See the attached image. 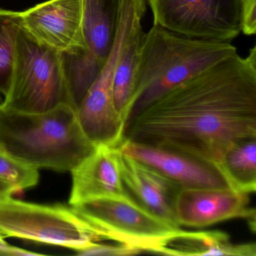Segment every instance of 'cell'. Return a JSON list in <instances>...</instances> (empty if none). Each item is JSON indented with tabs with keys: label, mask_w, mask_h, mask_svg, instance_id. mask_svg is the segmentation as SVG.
Returning a JSON list of instances; mask_svg holds the SVG:
<instances>
[{
	"label": "cell",
	"mask_w": 256,
	"mask_h": 256,
	"mask_svg": "<svg viewBox=\"0 0 256 256\" xmlns=\"http://www.w3.org/2000/svg\"><path fill=\"white\" fill-rule=\"evenodd\" d=\"M256 138V47L180 84L127 124L125 140L218 164L226 150Z\"/></svg>",
	"instance_id": "6da1fadb"
},
{
	"label": "cell",
	"mask_w": 256,
	"mask_h": 256,
	"mask_svg": "<svg viewBox=\"0 0 256 256\" xmlns=\"http://www.w3.org/2000/svg\"><path fill=\"white\" fill-rule=\"evenodd\" d=\"M236 54L229 42L190 38L154 24L142 38L127 124L178 85Z\"/></svg>",
	"instance_id": "7a4b0ae2"
},
{
	"label": "cell",
	"mask_w": 256,
	"mask_h": 256,
	"mask_svg": "<svg viewBox=\"0 0 256 256\" xmlns=\"http://www.w3.org/2000/svg\"><path fill=\"white\" fill-rule=\"evenodd\" d=\"M96 148L66 103L42 113L0 108V148L35 168L71 172Z\"/></svg>",
	"instance_id": "3957f363"
},
{
	"label": "cell",
	"mask_w": 256,
	"mask_h": 256,
	"mask_svg": "<svg viewBox=\"0 0 256 256\" xmlns=\"http://www.w3.org/2000/svg\"><path fill=\"white\" fill-rule=\"evenodd\" d=\"M65 103L68 98L60 52L38 42L22 28L11 83L0 108L42 113Z\"/></svg>",
	"instance_id": "277c9868"
},
{
	"label": "cell",
	"mask_w": 256,
	"mask_h": 256,
	"mask_svg": "<svg viewBox=\"0 0 256 256\" xmlns=\"http://www.w3.org/2000/svg\"><path fill=\"white\" fill-rule=\"evenodd\" d=\"M0 236L16 238L78 251L104 242L101 232L73 208L0 197Z\"/></svg>",
	"instance_id": "5b68a950"
},
{
	"label": "cell",
	"mask_w": 256,
	"mask_h": 256,
	"mask_svg": "<svg viewBox=\"0 0 256 256\" xmlns=\"http://www.w3.org/2000/svg\"><path fill=\"white\" fill-rule=\"evenodd\" d=\"M71 206L95 226L106 241L138 248L142 253H152L179 229L150 214L127 196L92 199Z\"/></svg>",
	"instance_id": "8992f818"
},
{
	"label": "cell",
	"mask_w": 256,
	"mask_h": 256,
	"mask_svg": "<svg viewBox=\"0 0 256 256\" xmlns=\"http://www.w3.org/2000/svg\"><path fill=\"white\" fill-rule=\"evenodd\" d=\"M242 0H148L154 24L190 38L230 42L242 32Z\"/></svg>",
	"instance_id": "52a82bcc"
},
{
	"label": "cell",
	"mask_w": 256,
	"mask_h": 256,
	"mask_svg": "<svg viewBox=\"0 0 256 256\" xmlns=\"http://www.w3.org/2000/svg\"><path fill=\"white\" fill-rule=\"evenodd\" d=\"M132 29L131 20L120 18L112 52L100 76L76 109L82 131L96 146H121L125 142L126 124L115 107L114 78L118 56Z\"/></svg>",
	"instance_id": "ba28073f"
},
{
	"label": "cell",
	"mask_w": 256,
	"mask_h": 256,
	"mask_svg": "<svg viewBox=\"0 0 256 256\" xmlns=\"http://www.w3.org/2000/svg\"><path fill=\"white\" fill-rule=\"evenodd\" d=\"M84 0H49L20 12L22 25L34 40L59 52L86 47Z\"/></svg>",
	"instance_id": "9c48e42d"
},
{
	"label": "cell",
	"mask_w": 256,
	"mask_h": 256,
	"mask_svg": "<svg viewBox=\"0 0 256 256\" xmlns=\"http://www.w3.org/2000/svg\"><path fill=\"white\" fill-rule=\"evenodd\" d=\"M122 154L155 169L181 188H232L220 166L188 154L125 140Z\"/></svg>",
	"instance_id": "30bf717a"
},
{
	"label": "cell",
	"mask_w": 256,
	"mask_h": 256,
	"mask_svg": "<svg viewBox=\"0 0 256 256\" xmlns=\"http://www.w3.org/2000/svg\"><path fill=\"white\" fill-rule=\"evenodd\" d=\"M248 194L230 188H182L176 202L180 226L204 228L234 218L256 224V210L248 208Z\"/></svg>",
	"instance_id": "8fae6325"
},
{
	"label": "cell",
	"mask_w": 256,
	"mask_h": 256,
	"mask_svg": "<svg viewBox=\"0 0 256 256\" xmlns=\"http://www.w3.org/2000/svg\"><path fill=\"white\" fill-rule=\"evenodd\" d=\"M120 174L126 194L160 220L180 228L176 202L182 188L160 172L121 152Z\"/></svg>",
	"instance_id": "7c38bea8"
},
{
	"label": "cell",
	"mask_w": 256,
	"mask_h": 256,
	"mask_svg": "<svg viewBox=\"0 0 256 256\" xmlns=\"http://www.w3.org/2000/svg\"><path fill=\"white\" fill-rule=\"evenodd\" d=\"M120 146L98 145L71 170V206L102 198L126 196L120 174Z\"/></svg>",
	"instance_id": "4fadbf2b"
},
{
	"label": "cell",
	"mask_w": 256,
	"mask_h": 256,
	"mask_svg": "<svg viewBox=\"0 0 256 256\" xmlns=\"http://www.w3.org/2000/svg\"><path fill=\"white\" fill-rule=\"evenodd\" d=\"M252 244H230L229 236L220 230L184 232L180 228L170 234L152 253L174 256H251Z\"/></svg>",
	"instance_id": "5bb4252c"
},
{
	"label": "cell",
	"mask_w": 256,
	"mask_h": 256,
	"mask_svg": "<svg viewBox=\"0 0 256 256\" xmlns=\"http://www.w3.org/2000/svg\"><path fill=\"white\" fill-rule=\"evenodd\" d=\"M120 0H84L83 30L86 47L106 62L114 44Z\"/></svg>",
	"instance_id": "9a60e30c"
},
{
	"label": "cell",
	"mask_w": 256,
	"mask_h": 256,
	"mask_svg": "<svg viewBox=\"0 0 256 256\" xmlns=\"http://www.w3.org/2000/svg\"><path fill=\"white\" fill-rule=\"evenodd\" d=\"M60 58L68 104L76 110L106 62L97 58L86 46L60 52Z\"/></svg>",
	"instance_id": "2e32d148"
},
{
	"label": "cell",
	"mask_w": 256,
	"mask_h": 256,
	"mask_svg": "<svg viewBox=\"0 0 256 256\" xmlns=\"http://www.w3.org/2000/svg\"><path fill=\"white\" fill-rule=\"evenodd\" d=\"M142 22L134 26L128 36L121 49L115 68L114 101L116 110L126 124L131 110L134 76L144 34Z\"/></svg>",
	"instance_id": "e0dca14e"
},
{
	"label": "cell",
	"mask_w": 256,
	"mask_h": 256,
	"mask_svg": "<svg viewBox=\"0 0 256 256\" xmlns=\"http://www.w3.org/2000/svg\"><path fill=\"white\" fill-rule=\"evenodd\" d=\"M220 166L233 190L251 194L256 191V138L232 144L220 160Z\"/></svg>",
	"instance_id": "ac0fdd59"
},
{
	"label": "cell",
	"mask_w": 256,
	"mask_h": 256,
	"mask_svg": "<svg viewBox=\"0 0 256 256\" xmlns=\"http://www.w3.org/2000/svg\"><path fill=\"white\" fill-rule=\"evenodd\" d=\"M20 12L0 8V94L6 95L12 76Z\"/></svg>",
	"instance_id": "d6986e66"
},
{
	"label": "cell",
	"mask_w": 256,
	"mask_h": 256,
	"mask_svg": "<svg viewBox=\"0 0 256 256\" xmlns=\"http://www.w3.org/2000/svg\"><path fill=\"white\" fill-rule=\"evenodd\" d=\"M0 180L19 192L35 186L40 180L38 169L24 162L0 148Z\"/></svg>",
	"instance_id": "ffe728a7"
},
{
	"label": "cell",
	"mask_w": 256,
	"mask_h": 256,
	"mask_svg": "<svg viewBox=\"0 0 256 256\" xmlns=\"http://www.w3.org/2000/svg\"><path fill=\"white\" fill-rule=\"evenodd\" d=\"M102 242H94L82 250H78L77 254L78 256H134L140 254L142 252L138 248L124 245V244H104Z\"/></svg>",
	"instance_id": "44dd1931"
},
{
	"label": "cell",
	"mask_w": 256,
	"mask_h": 256,
	"mask_svg": "<svg viewBox=\"0 0 256 256\" xmlns=\"http://www.w3.org/2000/svg\"><path fill=\"white\" fill-rule=\"evenodd\" d=\"M242 32L245 35L256 32V0L242 1Z\"/></svg>",
	"instance_id": "7402d4cb"
},
{
	"label": "cell",
	"mask_w": 256,
	"mask_h": 256,
	"mask_svg": "<svg viewBox=\"0 0 256 256\" xmlns=\"http://www.w3.org/2000/svg\"><path fill=\"white\" fill-rule=\"evenodd\" d=\"M0 256H34L42 254L13 246L6 242L4 238L0 236Z\"/></svg>",
	"instance_id": "603a6c76"
},
{
	"label": "cell",
	"mask_w": 256,
	"mask_h": 256,
	"mask_svg": "<svg viewBox=\"0 0 256 256\" xmlns=\"http://www.w3.org/2000/svg\"><path fill=\"white\" fill-rule=\"evenodd\" d=\"M18 192L16 187L0 180V197L12 196Z\"/></svg>",
	"instance_id": "cb8c5ba5"
},
{
	"label": "cell",
	"mask_w": 256,
	"mask_h": 256,
	"mask_svg": "<svg viewBox=\"0 0 256 256\" xmlns=\"http://www.w3.org/2000/svg\"><path fill=\"white\" fill-rule=\"evenodd\" d=\"M0 106H1V103H0Z\"/></svg>",
	"instance_id": "d4e9b609"
}]
</instances>
